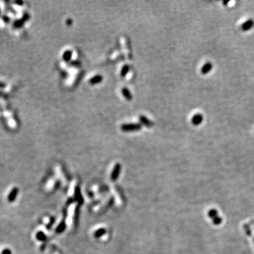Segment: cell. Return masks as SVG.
<instances>
[{
  "label": "cell",
  "mask_w": 254,
  "mask_h": 254,
  "mask_svg": "<svg viewBox=\"0 0 254 254\" xmlns=\"http://www.w3.org/2000/svg\"><path fill=\"white\" fill-rule=\"evenodd\" d=\"M142 129V125L140 124H122L121 129L123 131L131 132L138 131Z\"/></svg>",
  "instance_id": "obj_1"
},
{
  "label": "cell",
  "mask_w": 254,
  "mask_h": 254,
  "mask_svg": "<svg viewBox=\"0 0 254 254\" xmlns=\"http://www.w3.org/2000/svg\"><path fill=\"white\" fill-rule=\"evenodd\" d=\"M121 169V164L119 163L116 164V165L114 166V169H113L112 172L111 174V179L112 180V181H116V180L117 179L118 177H119V175H120Z\"/></svg>",
  "instance_id": "obj_2"
},
{
  "label": "cell",
  "mask_w": 254,
  "mask_h": 254,
  "mask_svg": "<svg viewBox=\"0 0 254 254\" xmlns=\"http://www.w3.org/2000/svg\"><path fill=\"white\" fill-rule=\"evenodd\" d=\"M18 191L19 190L17 187L13 188L12 191H11L10 193H9V196H8V201L10 203L14 202V201L16 200V199L17 196H18Z\"/></svg>",
  "instance_id": "obj_3"
},
{
  "label": "cell",
  "mask_w": 254,
  "mask_h": 254,
  "mask_svg": "<svg viewBox=\"0 0 254 254\" xmlns=\"http://www.w3.org/2000/svg\"><path fill=\"white\" fill-rule=\"evenodd\" d=\"M74 200L76 201H77L80 205L83 204V203H84V199H83L82 196H81V190H80V187L79 186H76V188H75Z\"/></svg>",
  "instance_id": "obj_4"
},
{
  "label": "cell",
  "mask_w": 254,
  "mask_h": 254,
  "mask_svg": "<svg viewBox=\"0 0 254 254\" xmlns=\"http://www.w3.org/2000/svg\"><path fill=\"white\" fill-rule=\"evenodd\" d=\"M139 120L142 124H143L147 127H152L154 125V123L153 121L149 120L148 118L145 117V116H143V115H140L139 116Z\"/></svg>",
  "instance_id": "obj_5"
},
{
  "label": "cell",
  "mask_w": 254,
  "mask_h": 254,
  "mask_svg": "<svg viewBox=\"0 0 254 254\" xmlns=\"http://www.w3.org/2000/svg\"><path fill=\"white\" fill-rule=\"evenodd\" d=\"M121 92H122V95H124V97H125L127 100H129V101L131 100L132 98H133L131 92L130 90H129L128 88H123L121 89Z\"/></svg>",
  "instance_id": "obj_6"
},
{
  "label": "cell",
  "mask_w": 254,
  "mask_h": 254,
  "mask_svg": "<svg viewBox=\"0 0 254 254\" xmlns=\"http://www.w3.org/2000/svg\"><path fill=\"white\" fill-rule=\"evenodd\" d=\"M66 223H65L64 220L62 221L60 223V225L57 226V227L55 229V232L57 233V234H61V233L63 232L64 231L65 229H66Z\"/></svg>",
  "instance_id": "obj_7"
},
{
  "label": "cell",
  "mask_w": 254,
  "mask_h": 254,
  "mask_svg": "<svg viewBox=\"0 0 254 254\" xmlns=\"http://www.w3.org/2000/svg\"><path fill=\"white\" fill-rule=\"evenodd\" d=\"M103 77L101 76V75H96V76H93L92 78H91L90 80V84L92 85H95L97 84H99V83L103 81Z\"/></svg>",
  "instance_id": "obj_8"
},
{
  "label": "cell",
  "mask_w": 254,
  "mask_h": 254,
  "mask_svg": "<svg viewBox=\"0 0 254 254\" xmlns=\"http://www.w3.org/2000/svg\"><path fill=\"white\" fill-rule=\"evenodd\" d=\"M36 238L38 241L40 242H45L47 239V236L42 231H38L36 234Z\"/></svg>",
  "instance_id": "obj_9"
},
{
  "label": "cell",
  "mask_w": 254,
  "mask_h": 254,
  "mask_svg": "<svg viewBox=\"0 0 254 254\" xmlns=\"http://www.w3.org/2000/svg\"><path fill=\"white\" fill-rule=\"evenodd\" d=\"M105 233H106V229L105 228H100V229H98L94 233V236L95 238H100L102 236H103Z\"/></svg>",
  "instance_id": "obj_10"
},
{
  "label": "cell",
  "mask_w": 254,
  "mask_h": 254,
  "mask_svg": "<svg viewBox=\"0 0 254 254\" xmlns=\"http://www.w3.org/2000/svg\"><path fill=\"white\" fill-rule=\"evenodd\" d=\"M207 215H208L209 218H211L212 220H213V219L216 218L217 217L219 216L218 212L215 209H211V210H209L208 212H207Z\"/></svg>",
  "instance_id": "obj_11"
},
{
  "label": "cell",
  "mask_w": 254,
  "mask_h": 254,
  "mask_svg": "<svg viewBox=\"0 0 254 254\" xmlns=\"http://www.w3.org/2000/svg\"><path fill=\"white\" fill-rule=\"evenodd\" d=\"M71 57H72V52L71 50H67L63 54V59L66 62L71 60Z\"/></svg>",
  "instance_id": "obj_12"
},
{
  "label": "cell",
  "mask_w": 254,
  "mask_h": 254,
  "mask_svg": "<svg viewBox=\"0 0 254 254\" xmlns=\"http://www.w3.org/2000/svg\"><path fill=\"white\" fill-rule=\"evenodd\" d=\"M129 65H127V64L124 65V66L122 67V68H121V77H125L126 75H127V73L129 72Z\"/></svg>",
  "instance_id": "obj_13"
},
{
  "label": "cell",
  "mask_w": 254,
  "mask_h": 254,
  "mask_svg": "<svg viewBox=\"0 0 254 254\" xmlns=\"http://www.w3.org/2000/svg\"><path fill=\"white\" fill-rule=\"evenodd\" d=\"M79 218V206H77L76 210H75V216H74V223H75V226L76 227H77L78 225Z\"/></svg>",
  "instance_id": "obj_14"
},
{
  "label": "cell",
  "mask_w": 254,
  "mask_h": 254,
  "mask_svg": "<svg viewBox=\"0 0 254 254\" xmlns=\"http://www.w3.org/2000/svg\"><path fill=\"white\" fill-rule=\"evenodd\" d=\"M201 120H202V117H201V115L198 114L194 116V118L192 119V122L194 123L195 125H197V124H199L201 122Z\"/></svg>",
  "instance_id": "obj_15"
},
{
  "label": "cell",
  "mask_w": 254,
  "mask_h": 254,
  "mask_svg": "<svg viewBox=\"0 0 254 254\" xmlns=\"http://www.w3.org/2000/svg\"><path fill=\"white\" fill-rule=\"evenodd\" d=\"M55 218H54V217H52V218H50V221H49V224L47 225V229H50L51 228H52V225H53L54 223H55Z\"/></svg>",
  "instance_id": "obj_16"
},
{
  "label": "cell",
  "mask_w": 254,
  "mask_h": 254,
  "mask_svg": "<svg viewBox=\"0 0 254 254\" xmlns=\"http://www.w3.org/2000/svg\"><path fill=\"white\" fill-rule=\"evenodd\" d=\"M244 229H245V230H246V234H248V235H249V236L251 235V232L250 227H249L248 226V225H244Z\"/></svg>",
  "instance_id": "obj_17"
},
{
  "label": "cell",
  "mask_w": 254,
  "mask_h": 254,
  "mask_svg": "<svg viewBox=\"0 0 254 254\" xmlns=\"http://www.w3.org/2000/svg\"><path fill=\"white\" fill-rule=\"evenodd\" d=\"M1 254H12V251L9 249H5L2 251Z\"/></svg>",
  "instance_id": "obj_18"
},
{
  "label": "cell",
  "mask_w": 254,
  "mask_h": 254,
  "mask_svg": "<svg viewBox=\"0 0 254 254\" xmlns=\"http://www.w3.org/2000/svg\"><path fill=\"white\" fill-rule=\"evenodd\" d=\"M71 64L73 65V66H76V65L79 66V65L81 64V63H80V62H78V61H74V62H72Z\"/></svg>",
  "instance_id": "obj_19"
},
{
  "label": "cell",
  "mask_w": 254,
  "mask_h": 254,
  "mask_svg": "<svg viewBox=\"0 0 254 254\" xmlns=\"http://www.w3.org/2000/svg\"><path fill=\"white\" fill-rule=\"evenodd\" d=\"M73 201V199H69V200H68V202H67V204H68V205H69V204L71 203V202H72Z\"/></svg>",
  "instance_id": "obj_20"
},
{
  "label": "cell",
  "mask_w": 254,
  "mask_h": 254,
  "mask_svg": "<svg viewBox=\"0 0 254 254\" xmlns=\"http://www.w3.org/2000/svg\"><path fill=\"white\" fill-rule=\"evenodd\" d=\"M253 242H254V239H253Z\"/></svg>",
  "instance_id": "obj_21"
}]
</instances>
